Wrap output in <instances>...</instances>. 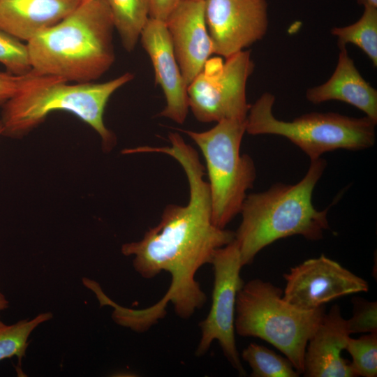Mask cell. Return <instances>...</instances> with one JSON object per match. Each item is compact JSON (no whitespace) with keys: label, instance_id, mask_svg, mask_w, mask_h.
Listing matches in <instances>:
<instances>
[{"label":"cell","instance_id":"6da1fadb","mask_svg":"<svg viewBox=\"0 0 377 377\" xmlns=\"http://www.w3.org/2000/svg\"><path fill=\"white\" fill-rule=\"evenodd\" d=\"M170 146L158 151L172 157L184 170L189 186L186 205H168L160 221L137 242L126 243L121 251L133 256V266L143 278L151 279L161 272L170 274L171 283L163 297L149 307L157 318L165 315L169 302L182 319L189 318L207 302L195 274L212 263L215 251L235 239V232L216 227L212 220V205L205 168L198 151L178 133L168 137Z\"/></svg>","mask_w":377,"mask_h":377},{"label":"cell","instance_id":"7a4b0ae2","mask_svg":"<svg viewBox=\"0 0 377 377\" xmlns=\"http://www.w3.org/2000/svg\"><path fill=\"white\" fill-rule=\"evenodd\" d=\"M114 29L104 0H82L61 22L27 42L32 70L68 82H92L115 60Z\"/></svg>","mask_w":377,"mask_h":377},{"label":"cell","instance_id":"3957f363","mask_svg":"<svg viewBox=\"0 0 377 377\" xmlns=\"http://www.w3.org/2000/svg\"><path fill=\"white\" fill-rule=\"evenodd\" d=\"M326 167L325 160L311 161L304 177L297 184L276 183L268 190L246 195L240 213L242 221L235 241L243 266L272 242L293 235L318 240L329 228L327 210L318 211L312 203L313 189Z\"/></svg>","mask_w":377,"mask_h":377},{"label":"cell","instance_id":"277c9868","mask_svg":"<svg viewBox=\"0 0 377 377\" xmlns=\"http://www.w3.org/2000/svg\"><path fill=\"white\" fill-rule=\"evenodd\" d=\"M133 77V73H126L101 83L68 84L61 77L31 70L24 86L1 106L3 135L13 138L23 137L50 113L62 110L72 113L94 128L101 138L103 150L108 151L115 145L116 138L104 124L105 106L112 94Z\"/></svg>","mask_w":377,"mask_h":377},{"label":"cell","instance_id":"5b68a950","mask_svg":"<svg viewBox=\"0 0 377 377\" xmlns=\"http://www.w3.org/2000/svg\"><path fill=\"white\" fill-rule=\"evenodd\" d=\"M282 295V290L268 281L255 279L244 283L236 299L235 330L239 336L271 343L302 374L307 343L325 313V307L301 310Z\"/></svg>","mask_w":377,"mask_h":377},{"label":"cell","instance_id":"8992f818","mask_svg":"<svg viewBox=\"0 0 377 377\" xmlns=\"http://www.w3.org/2000/svg\"><path fill=\"white\" fill-rule=\"evenodd\" d=\"M275 97L265 92L250 105L246 133L276 135L300 147L311 161L325 152L343 149L362 150L376 141V123L367 117H351L334 112H311L290 121L276 119L272 112Z\"/></svg>","mask_w":377,"mask_h":377},{"label":"cell","instance_id":"52a82bcc","mask_svg":"<svg viewBox=\"0 0 377 377\" xmlns=\"http://www.w3.org/2000/svg\"><path fill=\"white\" fill-rule=\"evenodd\" d=\"M182 131L198 145L205 158L212 220L216 227L225 228L240 213L246 191L256 178L253 159L240 153L246 120L223 119L206 131Z\"/></svg>","mask_w":377,"mask_h":377},{"label":"cell","instance_id":"ba28073f","mask_svg":"<svg viewBox=\"0 0 377 377\" xmlns=\"http://www.w3.org/2000/svg\"><path fill=\"white\" fill-rule=\"evenodd\" d=\"M254 66L250 50L225 61L208 59L187 87L188 106L195 119L204 123L246 120L251 105L246 101V83Z\"/></svg>","mask_w":377,"mask_h":377},{"label":"cell","instance_id":"9c48e42d","mask_svg":"<svg viewBox=\"0 0 377 377\" xmlns=\"http://www.w3.org/2000/svg\"><path fill=\"white\" fill-rule=\"evenodd\" d=\"M211 264L214 269L212 304L207 317L199 323L201 337L196 356L205 354L216 340L228 362L240 376L246 375L236 347L235 318L237 295L244 282L240 276L243 267L235 239L218 249Z\"/></svg>","mask_w":377,"mask_h":377},{"label":"cell","instance_id":"30bf717a","mask_svg":"<svg viewBox=\"0 0 377 377\" xmlns=\"http://www.w3.org/2000/svg\"><path fill=\"white\" fill-rule=\"evenodd\" d=\"M283 277L286 286L283 300L304 311L313 310L334 299L369 290L364 279L324 255L290 268Z\"/></svg>","mask_w":377,"mask_h":377},{"label":"cell","instance_id":"8fae6325","mask_svg":"<svg viewBox=\"0 0 377 377\" xmlns=\"http://www.w3.org/2000/svg\"><path fill=\"white\" fill-rule=\"evenodd\" d=\"M214 54L228 58L261 40L268 29L267 0H205Z\"/></svg>","mask_w":377,"mask_h":377},{"label":"cell","instance_id":"7c38bea8","mask_svg":"<svg viewBox=\"0 0 377 377\" xmlns=\"http://www.w3.org/2000/svg\"><path fill=\"white\" fill-rule=\"evenodd\" d=\"M182 75L188 86L214 54L205 0H182L165 21Z\"/></svg>","mask_w":377,"mask_h":377},{"label":"cell","instance_id":"4fadbf2b","mask_svg":"<svg viewBox=\"0 0 377 377\" xmlns=\"http://www.w3.org/2000/svg\"><path fill=\"white\" fill-rule=\"evenodd\" d=\"M140 38L151 59L156 84L161 87L165 98V106L159 116L182 124L189 108L188 86L182 75L165 22L149 18Z\"/></svg>","mask_w":377,"mask_h":377},{"label":"cell","instance_id":"5bb4252c","mask_svg":"<svg viewBox=\"0 0 377 377\" xmlns=\"http://www.w3.org/2000/svg\"><path fill=\"white\" fill-rule=\"evenodd\" d=\"M350 334L340 307L333 305L309 339L302 374L307 377L355 376L350 362L341 356Z\"/></svg>","mask_w":377,"mask_h":377},{"label":"cell","instance_id":"9a60e30c","mask_svg":"<svg viewBox=\"0 0 377 377\" xmlns=\"http://www.w3.org/2000/svg\"><path fill=\"white\" fill-rule=\"evenodd\" d=\"M337 64L323 84L309 88L306 99L313 103L337 100L355 106L377 123V90L366 81L356 68L346 46L339 47Z\"/></svg>","mask_w":377,"mask_h":377},{"label":"cell","instance_id":"2e32d148","mask_svg":"<svg viewBox=\"0 0 377 377\" xmlns=\"http://www.w3.org/2000/svg\"><path fill=\"white\" fill-rule=\"evenodd\" d=\"M82 0H0V30L28 42L68 16Z\"/></svg>","mask_w":377,"mask_h":377},{"label":"cell","instance_id":"e0dca14e","mask_svg":"<svg viewBox=\"0 0 377 377\" xmlns=\"http://www.w3.org/2000/svg\"><path fill=\"white\" fill-rule=\"evenodd\" d=\"M124 48L132 52L149 20L147 0H104Z\"/></svg>","mask_w":377,"mask_h":377},{"label":"cell","instance_id":"ac0fdd59","mask_svg":"<svg viewBox=\"0 0 377 377\" xmlns=\"http://www.w3.org/2000/svg\"><path fill=\"white\" fill-rule=\"evenodd\" d=\"M364 6L360 18L355 23L342 27H334L331 34L337 38L338 46L348 43L360 47L377 66V6L367 0H358Z\"/></svg>","mask_w":377,"mask_h":377},{"label":"cell","instance_id":"d6986e66","mask_svg":"<svg viewBox=\"0 0 377 377\" xmlns=\"http://www.w3.org/2000/svg\"><path fill=\"white\" fill-rule=\"evenodd\" d=\"M52 317L51 312H44L31 320L23 319L12 325H6L0 320V361L16 357L21 364L31 332Z\"/></svg>","mask_w":377,"mask_h":377},{"label":"cell","instance_id":"ffe728a7","mask_svg":"<svg viewBox=\"0 0 377 377\" xmlns=\"http://www.w3.org/2000/svg\"><path fill=\"white\" fill-rule=\"evenodd\" d=\"M251 368L253 377H297L300 374L286 357L257 343H250L242 353Z\"/></svg>","mask_w":377,"mask_h":377},{"label":"cell","instance_id":"44dd1931","mask_svg":"<svg viewBox=\"0 0 377 377\" xmlns=\"http://www.w3.org/2000/svg\"><path fill=\"white\" fill-rule=\"evenodd\" d=\"M346 350L352 357L351 367L355 375L376 377L377 375V332L348 338Z\"/></svg>","mask_w":377,"mask_h":377},{"label":"cell","instance_id":"7402d4cb","mask_svg":"<svg viewBox=\"0 0 377 377\" xmlns=\"http://www.w3.org/2000/svg\"><path fill=\"white\" fill-rule=\"evenodd\" d=\"M0 30V63L7 71L16 75L29 73L31 64L27 44Z\"/></svg>","mask_w":377,"mask_h":377},{"label":"cell","instance_id":"603a6c76","mask_svg":"<svg viewBox=\"0 0 377 377\" xmlns=\"http://www.w3.org/2000/svg\"><path fill=\"white\" fill-rule=\"evenodd\" d=\"M353 304V316L346 320L349 333L377 332V302L355 297Z\"/></svg>","mask_w":377,"mask_h":377},{"label":"cell","instance_id":"cb8c5ba5","mask_svg":"<svg viewBox=\"0 0 377 377\" xmlns=\"http://www.w3.org/2000/svg\"><path fill=\"white\" fill-rule=\"evenodd\" d=\"M31 71L22 75L0 71V107L24 86L30 76Z\"/></svg>","mask_w":377,"mask_h":377},{"label":"cell","instance_id":"d4e9b609","mask_svg":"<svg viewBox=\"0 0 377 377\" xmlns=\"http://www.w3.org/2000/svg\"><path fill=\"white\" fill-rule=\"evenodd\" d=\"M182 0H147L149 18L165 22Z\"/></svg>","mask_w":377,"mask_h":377},{"label":"cell","instance_id":"484cf974","mask_svg":"<svg viewBox=\"0 0 377 377\" xmlns=\"http://www.w3.org/2000/svg\"><path fill=\"white\" fill-rule=\"evenodd\" d=\"M9 306V302L6 298L5 295L0 290V312L8 309Z\"/></svg>","mask_w":377,"mask_h":377},{"label":"cell","instance_id":"4316f807","mask_svg":"<svg viewBox=\"0 0 377 377\" xmlns=\"http://www.w3.org/2000/svg\"><path fill=\"white\" fill-rule=\"evenodd\" d=\"M370 3L377 6V0H367Z\"/></svg>","mask_w":377,"mask_h":377},{"label":"cell","instance_id":"83f0119b","mask_svg":"<svg viewBox=\"0 0 377 377\" xmlns=\"http://www.w3.org/2000/svg\"><path fill=\"white\" fill-rule=\"evenodd\" d=\"M3 135V126H2V124H1V119H0V136Z\"/></svg>","mask_w":377,"mask_h":377}]
</instances>
